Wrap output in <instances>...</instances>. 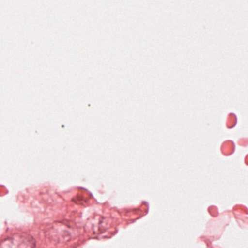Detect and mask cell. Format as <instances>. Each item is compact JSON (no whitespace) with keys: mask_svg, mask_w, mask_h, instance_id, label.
<instances>
[{"mask_svg":"<svg viewBox=\"0 0 248 248\" xmlns=\"http://www.w3.org/2000/svg\"><path fill=\"white\" fill-rule=\"evenodd\" d=\"M35 240L25 233H17L4 239L0 248H35Z\"/></svg>","mask_w":248,"mask_h":248,"instance_id":"1","label":"cell"},{"mask_svg":"<svg viewBox=\"0 0 248 248\" xmlns=\"http://www.w3.org/2000/svg\"><path fill=\"white\" fill-rule=\"evenodd\" d=\"M233 114H229L228 115L227 118V123H226V126H227L228 128L230 129L231 123H232V127H234L236 124V121H237V119L234 118L233 120H232V117H233Z\"/></svg>","mask_w":248,"mask_h":248,"instance_id":"2","label":"cell"}]
</instances>
